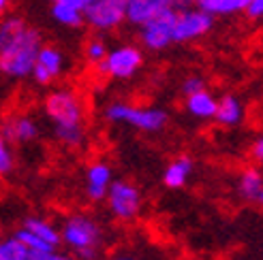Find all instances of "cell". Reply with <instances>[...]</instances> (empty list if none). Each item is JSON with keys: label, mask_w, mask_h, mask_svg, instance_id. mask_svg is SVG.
Listing matches in <instances>:
<instances>
[{"label": "cell", "mask_w": 263, "mask_h": 260, "mask_svg": "<svg viewBox=\"0 0 263 260\" xmlns=\"http://www.w3.org/2000/svg\"><path fill=\"white\" fill-rule=\"evenodd\" d=\"M193 168H195V162L191 156H178V158H174L172 162H169L165 166L163 171V184L169 188V190H180L189 184V179L193 175Z\"/></svg>", "instance_id": "cell-15"}, {"label": "cell", "mask_w": 263, "mask_h": 260, "mask_svg": "<svg viewBox=\"0 0 263 260\" xmlns=\"http://www.w3.org/2000/svg\"><path fill=\"white\" fill-rule=\"evenodd\" d=\"M13 171H15V154H13V145L0 130V179L9 177Z\"/></svg>", "instance_id": "cell-21"}, {"label": "cell", "mask_w": 263, "mask_h": 260, "mask_svg": "<svg viewBox=\"0 0 263 260\" xmlns=\"http://www.w3.org/2000/svg\"><path fill=\"white\" fill-rule=\"evenodd\" d=\"M54 3V0H51ZM60 3H67V5H73V7H77V9H82L84 11V7H88L92 0H60Z\"/></svg>", "instance_id": "cell-29"}, {"label": "cell", "mask_w": 263, "mask_h": 260, "mask_svg": "<svg viewBox=\"0 0 263 260\" xmlns=\"http://www.w3.org/2000/svg\"><path fill=\"white\" fill-rule=\"evenodd\" d=\"M43 113L54 130V139L69 149H80L88 141V111L82 94L73 88H54L43 98Z\"/></svg>", "instance_id": "cell-2"}, {"label": "cell", "mask_w": 263, "mask_h": 260, "mask_svg": "<svg viewBox=\"0 0 263 260\" xmlns=\"http://www.w3.org/2000/svg\"><path fill=\"white\" fill-rule=\"evenodd\" d=\"M189 7H193V0H169V9L174 11H184Z\"/></svg>", "instance_id": "cell-28"}, {"label": "cell", "mask_w": 263, "mask_h": 260, "mask_svg": "<svg viewBox=\"0 0 263 260\" xmlns=\"http://www.w3.org/2000/svg\"><path fill=\"white\" fill-rule=\"evenodd\" d=\"M51 17H54V21H58L60 26H64V28H80V26H84L82 9L67 5V3H60V0H54V3H51Z\"/></svg>", "instance_id": "cell-20"}, {"label": "cell", "mask_w": 263, "mask_h": 260, "mask_svg": "<svg viewBox=\"0 0 263 260\" xmlns=\"http://www.w3.org/2000/svg\"><path fill=\"white\" fill-rule=\"evenodd\" d=\"M248 0H193V7L201 9L210 15H233V13H240L246 7Z\"/></svg>", "instance_id": "cell-19"}, {"label": "cell", "mask_w": 263, "mask_h": 260, "mask_svg": "<svg viewBox=\"0 0 263 260\" xmlns=\"http://www.w3.org/2000/svg\"><path fill=\"white\" fill-rule=\"evenodd\" d=\"M82 13L92 30L111 32L126 24V0H92Z\"/></svg>", "instance_id": "cell-7"}, {"label": "cell", "mask_w": 263, "mask_h": 260, "mask_svg": "<svg viewBox=\"0 0 263 260\" xmlns=\"http://www.w3.org/2000/svg\"><path fill=\"white\" fill-rule=\"evenodd\" d=\"M105 54H107V45H105V41L99 36L90 38V41L86 43V47H84V58H86L88 64H92V67H97V64L105 58Z\"/></svg>", "instance_id": "cell-23"}, {"label": "cell", "mask_w": 263, "mask_h": 260, "mask_svg": "<svg viewBox=\"0 0 263 260\" xmlns=\"http://www.w3.org/2000/svg\"><path fill=\"white\" fill-rule=\"evenodd\" d=\"M114 181V171L105 160H97L86 166L84 175V194L90 203H103L105 194Z\"/></svg>", "instance_id": "cell-12"}, {"label": "cell", "mask_w": 263, "mask_h": 260, "mask_svg": "<svg viewBox=\"0 0 263 260\" xmlns=\"http://www.w3.org/2000/svg\"><path fill=\"white\" fill-rule=\"evenodd\" d=\"M105 120L111 124H126L141 133H161L167 126L169 115L161 107H139L124 100H114L103 109Z\"/></svg>", "instance_id": "cell-4"}, {"label": "cell", "mask_w": 263, "mask_h": 260, "mask_svg": "<svg viewBox=\"0 0 263 260\" xmlns=\"http://www.w3.org/2000/svg\"><path fill=\"white\" fill-rule=\"evenodd\" d=\"M0 130L7 137L11 145H30L39 137H41V126L28 113L13 111L7 113L3 122H0Z\"/></svg>", "instance_id": "cell-11"}, {"label": "cell", "mask_w": 263, "mask_h": 260, "mask_svg": "<svg viewBox=\"0 0 263 260\" xmlns=\"http://www.w3.org/2000/svg\"><path fill=\"white\" fill-rule=\"evenodd\" d=\"M242 13L251 21H259L263 17V0H248L246 7L242 9Z\"/></svg>", "instance_id": "cell-26"}, {"label": "cell", "mask_w": 263, "mask_h": 260, "mask_svg": "<svg viewBox=\"0 0 263 260\" xmlns=\"http://www.w3.org/2000/svg\"><path fill=\"white\" fill-rule=\"evenodd\" d=\"M184 107L197 120H214L216 113V96L208 88L199 90L195 94L184 96Z\"/></svg>", "instance_id": "cell-17"}, {"label": "cell", "mask_w": 263, "mask_h": 260, "mask_svg": "<svg viewBox=\"0 0 263 260\" xmlns=\"http://www.w3.org/2000/svg\"><path fill=\"white\" fill-rule=\"evenodd\" d=\"M143 67V51L137 45H118L114 49H107L105 58L97 64V71L103 77L118 81H126L135 77L139 69Z\"/></svg>", "instance_id": "cell-6"}, {"label": "cell", "mask_w": 263, "mask_h": 260, "mask_svg": "<svg viewBox=\"0 0 263 260\" xmlns=\"http://www.w3.org/2000/svg\"><path fill=\"white\" fill-rule=\"evenodd\" d=\"M43 36L20 15L0 17V73L9 79H28Z\"/></svg>", "instance_id": "cell-1"}, {"label": "cell", "mask_w": 263, "mask_h": 260, "mask_svg": "<svg viewBox=\"0 0 263 260\" xmlns=\"http://www.w3.org/2000/svg\"><path fill=\"white\" fill-rule=\"evenodd\" d=\"M251 158L255 162H261L263 160V139L257 137L253 143H251Z\"/></svg>", "instance_id": "cell-27"}, {"label": "cell", "mask_w": 263, "mask_h": 260, "mask_svg": "<svg viewBox=\"0 0 263 260\" xmlns=\"http://www.w3.org/2000/svg\"><path fill=\"white\" fill-rule=\"evenodd\" d=\"M214 15L197 9L189 7L184 11L176 13V21H174V43H193L197 38H203L205 34L212 32L214 28Z\"/></svg>", "instance_id": "cell-8"}, {"label": "cell", "mask_w": 263, "mask_h": 260, "mask_svg": "<svg viewBox=\"0 0 263 260\" xmlns=\"http://www.w3.org/2000/svg\"><path fill=\"white\" fill-rule=\"evenodd\" d=\"M244 102L233 96V94H225L222 98H216V113H214V120L216 124L225 126V128H235L244 122Z\"/></svg>", "instance_id": "cell-14"}, {"label": "cell", "mask_w": 263, "mask_h": 260, "mask_svg": "<svg viewBox=\"0 0 263 260\" xmlns=\"http://www.w3.org/2000/svg\"><path fill=\"white\" fill-rule=\"evenodd\" d=\"M169 9V0H126V24L139 26Z\"/></svg>", "instance_id": "cell-16"}, {"label": "cell", "mask_w": 263, "mask_h": 260, "mask_svg": "<svg viewBox=\"0 0 263 260\" xmlns=\"http://www.w3.org/2000/svg\"><path fill=\"white\" fill-rule=\"evenodd\" d=\"M22 228H26L28 232H32L34 237H39L41 241H45L49 248L58 250L60 248V230L54 222H49L45 218H39V215H30L24 220Z\"/></svg>", "instance_id": "cell-18"}, {"label": "cell", "mask_w": 263, "mask_h": 260, "mask_svg": "<svg viewBox=\"0 0 263 260\" xmlns=\"http://www.w3.org/2000/svg\"><path fill=\"white\" fill-rule=\"evenodd\" d=\"M203 88H208L203 77H199V75H189L186 79L182 81V94H184V96H189V94L199 92V90H203Z\"/></svg>", "instance_id": "cell-24"}, {"label": "cell", "mask_w": 263, "mask_h": 260, "mask_svg": "<svg viewBox=\"0 0 263 260\" xmlns=\"http://www.w3.org/2000/svg\"><path fill=\"white\" fill-rule=\"evenodd\" d=\"M235 192H238L240 201H244L246 205H261L263 203V175L257 166H248L238 175Z\"/></svg>", "instance_id": "cell-13"}, {"label": "cell", "mask_w": 263, "mask_h": 260, "mask_svg": "<svg viewBox=\"0 0 263 260\" xmlns=\"http://www.w3.org/2000/svg\"><path fill=\"white\" fill-rule=\"evenodd\" d=\"M64 69H67V58L62 51L56 45H41L30 77L39 85H51L64 75Z\"/></svg>", "instance_id": "cell-10"}, {"label": "cell", "mask_w": 263, "mask_h": 260, "mask_svg": "<svg viewBox=\"0 0 263 260\" xmlns=\"http://www.w3.org/2000/svg\"><path fill=\"white\" fill-rule=\"evenodd\" d=\"M26 260H75L71 254H62L58 250H45V252H28Z\"/></svg>", "instance_id": "cell-25"}, {"label": "cell", "mask_w": 263, "mask_h": 260, "mask_svg": "<svg viewBox=\"0 0 263 260\" xmlns=\"http://www.w3.org/2000/svg\"><path fill=\"white\" fill-rule=\"evenodd\" d=\"M105 201H107L109 213L118 222H135L143 211L141 190L126 179H114L107 194H105Z\"/></svg>", "instance_id": "cell-5"}, {"label": "cell", "mask_w": 263, "mask_h": 260, "mask_svg": "<svg viewBox=\"0 0 263 260\" xmlns=\"http://www.w3.org/2000/svg\"><path fill=\"white\" fill-rule=\"evenodd\" d=\"M111 260H139V258L128 256V254H116V256H111Z\"/></svg>", "instance_id": "cell-30"}, {"label": "cell", "mask_w": 263, "mask_h": 260, "mask_svg": "<svg viewBox=\"0 0 263 260\" xmlns=\"http://www.w3.org/2000/svg\"><path fill=\"white\" fill-rule=\"evenodd\" d=\"M174 9H165L159 15L150 17L139 26V41L141 45L150 51H165L169 45L174 43V21H176Z\"/></svg>", "instance_id": "cell-9"}, {"label": "cell", "mask_w": 263, "mask_h": 260, "mask_svg": "<svg viewBox=\"0 0 263 260\" xmlns=\"http://www.w3.org/2000/svg\"><path fill=\"white\" fill-rule=\"evenodd\" d=\"M60 245L69 250L75 260H101L105 250L103 226L88 213H69L58 226Z\"/></svg>", "instance_id": "cell-3"}, {"label": "cell", "mask_w": 263, "mask_h": 260, "mask_svg": "<svg viewBox=\"0 0 263 260\" xmlns=\"http://www.w3.org/2000/svg\"><path fill=\"white\" fill-rule=\"evenodd\" d=\"M26 258H28V250L15 237L0 241V260H26Z\"/></svg>", "instance_id": "cell-22"}, {"label": "cell", "mask_w": 263, "mask_h": 260, "mask_svg": "<svg viewBox=\"0 0 263 260\" xmlns=\"http://www.w3.org/2000/svg\"><path fill=\"white\" fill-rule=\"evenodd\" d=\"M9 5H11V0H0V17L7 13V9H9Z\"/></svg>", "instance_id": "cell-31"}]
</instances>
